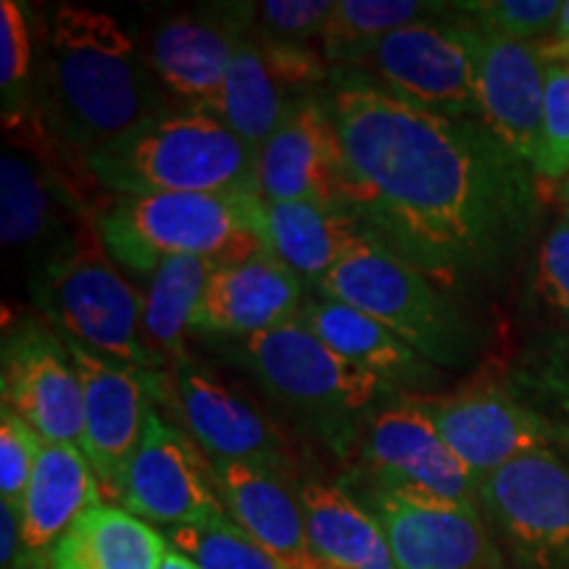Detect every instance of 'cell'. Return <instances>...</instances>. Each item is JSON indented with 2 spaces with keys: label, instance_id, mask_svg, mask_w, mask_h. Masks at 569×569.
Here are the masks:
<instances>
[{
  "label": "cell",
  "instance_id": "f35d334b",
  "mask_svg": "<svg viewBox=\"0 0 569 569\" xmlns=\"http://www.w3.org/2000/svg\"><path fill=\"white\" fill-rule=\"evenodd\" d=\"M161 569H198V567L188 557H184V553H180L177 549H172V546H169L167 559H163Z\"/></svg>",
  "mask_w": 569,
  "mask_h": 569
},
{
  "label": "cell",
  "instance_id": "4316f807",
  "mask_svg": "<svg viewBox=\"0 0 569 569\" xmlns=\"http://www.w3.org/2000/svg\"><path fill=\"white\" fill-rule=\"evenodd\" d=\"M306 532L327 569H396L380 522L346 488L325 480H298Z\"/></svg>",
  "mask_w": 569,
  "mask_h": 569
},
{
  "label": "cell",
  "instance_id": "ba28073f",
  "mask_svg": "<svg viewBox=\"0 0 569 569\" xmlns=\"http://www.w3.org/2000/svg\"><path fill=\"white\" fill-rule=\"evenodd\" d=\"M475 38L478 27L453 3L446 17L417 21L382 38L346 69L417 109L480 117Z\"/></svg>",
  "mask_w": 569,
  "mask_h": 569
},
{
  "label": "cell",
  "instance_id": "3957f363",
  "mask_svg": "<svg viewBox=\"0 0 569 569\" xmlns=\"http://www.w3.org/2000/svg\"><path fill=\"white\" fill-rule=\"evenodd\" d=\"M256 153L217 113L180 106L156 113L90 151L82 167L119 198L259 193Z\"/></svg>",
  "mask_w": 569,
  "mask_h": 569
},
{
  "label": "cell",
  "instance_id": "603a6c76",
  "mask_svg": "<svg viewBox=\"0 0 569 569\" xmlns=\"http://www.w3.org/2000/svg\"><path fill=\"white\" fill-rule=\"evenodd\" d=\"M227 517L282 569H327L311 549L298 490L282 469L256 461H213Z\"/></svg>",
  "mask_w": 569,
  "mask_h": 569
},
{
  "label": "cell",
  "instance_id": "1f68e13d",
  "mask_svg": "<svg viewBox=\"0 0 569 569\" xmlns=\"http://www.w3.org/2000/svg\"><path fill=\"white\" fill-rule=\"evenodd\" d=\"M34 74H38V48H34L32 13L27 3L3 0L0 3V101H3V130L13 132L38 122L34 113Z\"/></svg>",
  "mask_w": 569,
  "mask_h": 569
},
{
  "label": "cell",
  "instance_id": "9c48e42d",
  "mask_svg": "<svg viewBox=\"0 0 569 569\" xmlns=\"http://www.w3.org/2000/svg\"><path fill=\"white\" fill-rule=\"evenodd\" d=\"M356 472L367 493L480 511L478 480L415 398L398 393L356 430Z\"/></svg>",
  "mask_w": 569,
  "mask_h": 569
},
{
  "label": "cell",
  "instance_id": "8d00e7d4",
  "mask_svg": "<svg viewBox=\"0 0 569 569\" xmlns=\"http://www.w3.org/2000/svg\"><path fill=\"white\" fill-rule=\"evenodd\" d=\"M338 0H264L253 6V24L261 38L288 46H306L322 38Z\"/></svg>",
  "mask_w": 569,
  "mask_h": 569
},
{
  "label": "cell",
  "instance_id": "cb8c5ba5",
  "mask_svg": "<svg viewBox=\"0 0 569 569\" xmlns=\"http://www.w3.org/2000/svg\"><path fill=\"white\" fill-rule=\"evenodd\" d=\"M98 503H103V488L82 448L42 443L38 467L19 507L21 557L17 569H48L63 532Z\"/></svg>",
  "mask_w": 569,
  "mask_h": 569
},
{
  "label": "cell",
  "instance_id": "9a60e30c",
  "mask_svg": "<svg viewBox=\"0 0 569 569\" xmlns=\"http://www.w3.org/2000/svg\"><path fill=\"white\" fill-rule=\"evenodd\" d=\"M256 190L264 203H348V172L330 101L306 96L256 153Z\"/></svg>",
  "mask_w": 569,
  "mask_h": 569
},
{
  "label": "cell",
  "instance_id": "2e32d148",
  "mask_svg": "<svg viewBox=\"0 0 569 569\" xmlns=\"http://www.w3.org/2000/svg\"><path fill=\"white\" fill-rule=\"evenodd\" d=\"M415 398L478 486L496 469L536 451H553L549 425L507 386L446 398Z\"/></svg>",
  "mask_w": 569,
  "mask_h": 569
},
{
  "label": "cell",
  "instance_id": "7a4b0ae2",
  "mask_svg": "<svg viewBox=\"0 0 569 569\" xmlns=\"http://www.w3.org/2000/svg\"><path fill=\"white\" fill-rule=\"evenodd\" d=\"M151 61L111 13L61 3L38 48L34 113L59 153L84 156L172 109Z\"/></svg>",
  "mask_w": 569,
  "mask_h": 569
},
{
  "label": "cell",
  "instance_id": "4dcf8cb0",
  "mask_svg": "<svg viewBox=\"0 0 569 569\" xmlns=\"http://www.w3.org/2000/svg\"><path fill=\"white\" fill-rule=\"evenodd\" d=\"M507 388L549 425L553 451L569 465V336L530 346L509 372Z\"/></svg>",
  "mask_w": 569,
  "mask_h": 569
},
{
  "label": "cell",
  "instance_id": "52a82bcc",
  "mask_svg": "<svg viewBox=\"0 0 569 569\" xmlns=\"http://www.w3.org/2000/svg\"><path fill=\"white\" fill-rule=\"evenodd\" d=\"M234 353L284 407L317 417L327 432L356 436L365 419L401 393L348 365L301 315L261 336L238 340Z\"/></svg>",
  "mask_w": 569,
  "mask_h": 569
},
{
  "label": "cell",
  "instance_id": "6da1fadb",
  "mask_svg": "<svg viewBox=\"0 0 569 569\" xmlns=\"http://www.w3.org/2000/svg\"><path fill=\"white\" fill-rule=\"evenodd\" d=\"M327 101L348 203L398 259L453 288L496 277L528 243L538 177L480 117L417 109L353 74Z\"/></svg>",
  "mask_w": 569,
  "mask_h": 569
},
{
  "label": "cell",
  "instance_id": "484cf974",
  "mask_svg": "<svg viewBox=\"0 0 569 569\" xmlns=\"http://www.w3.org/2000/svg\"><path fill=\"white\" fill-rule=\"evenodd\" d=\"M301 319L340 359L380 377L396 390L427 388L436 380V367L430 361L353 306L322 296L301 306Z\"/></svg>",
  "mask_w": 569,
  "mask_h": 569
},
{
  "label": "cell",
  "instance_id": "44dd1931",
  "mask_svg": "<svg viewBox=\"0 0 569 569\" xmlns=\"http://www.w3.org/2000/svg\"><path fill=\"white\" fill-rule=\"evenodd\" d=\"M475 80H478L480 119L536 172L540 130H543V42L509 40L478 30Z\"/></svg>",
  "mask_w": 569,
  "mask_h": 569
},
{
  "label": "cell",
  "instance_id": "b9f144b4",
  "mask_svg": "<svg viewBox=\"0 0 569 569\" xmlns=\"http://www.w3.org/2000/svg\"><path fill=\"white\" fill-rule=\"evenodd\" d=\"M567 219H569V206H567Z\"/></svg>",
  "mask_w": 569,
  "mask_h": 569
},
{
  "label": "cell",
  "instance_id": "60d3db41",
  "mask_svg": "<svg viewBox=\"0 0 569 569\" xmlns=\"http://www.w3.org/2000/svg\"><path fill=\"white\" fill-rule=\"evenodd\" d=\"M565 198L569 201V180H567V184H565Z\"/></svg>",
  "mask_w": 569,
  "mask_h": 569
},
{
  "label": "cell",
  "instance_id": "30bf717a",
  "mask_svg": "<svg viewBox=\"0 0 569 569\" xmlns=\"http://www.w3.org/2000/svg\"><path fill=\"white\" fill-rule=\"evenodd\" d=\"M59 338L82 382V451L101 480L103 496L117 498L124 469L146 436L148 417L156 403L167 409L172 398V372L119 365L61 332Z\"/></svg>",
  "mask_w": 569,
  "mask_h": 569
},
{
  "label": "cell",
  "instance_id": "277c9868",
  "mask_svg": "<svg viewBox=\"0 0 569 569\" xmlns=\"http://www.w3.org/2000/svg\"><path fill=\"white\" fill-rule=\"evenodd\" d=\"M259 193H167L117 198L96 217L106 251L119 267L153 274L177 256L219 264L267 251Z\"/></svg>",
  "mask_w": 569,
  "mask_h": 569
},
{
  "label": "cell",
  "instance_id": "f546056e",
  "mask_svg": "<svg viewBox=\"0 0 569 569\" xmlns=\"http://www.w3.org/2000/svg\"><path fill=\"white\" fill-rule=\"evenodd\" d=\"M453 6L419 3V0H338L327 21L322 38V56L327 61L351 67L361 53L382 38L425 19L446 17Z\"/></svg>",
  "mask_w": 569,
  "mask_h": 569
},
{
  "label": "cell",
  "instance_id": "8992f818",
  "mask_svg": "<svg viewBox=\"0 0 569 569\" xmlns=\"http://www.w3.org/2000/svg\"><path fill=\"white\" fill-rule=\"evenodd\" d=\"M317 290L386 325L432 367L467 365L480 346L478 327L446 290L382 243L346 256Z\"/></svg>",
  "mask_w": 569,
  "mask_h": 569
},
{
  "label": "cell",
  "instance_id": "7402d4cb",
  "mask_svg": "<svg viewBox=\"0 0 569 569\" xmlns=\"http://www.w3.org/2000/svg\"><path fill=\"white\" fill-rule=\"evenodd\" d=\"M303 282L277 256L261 251L213 269L190 332L248 340L301 315Z\"/></svg>",
  "mask_w": 569,
  "mask_h": 569
},
{
  "label": "cell",
  "instance_id": "d6986e66",
  "mask_svg": "<svg viewBox=\"0 0 569 569\" xmlns=\"http://www.w3.org/2000/svg\"><path fill=\"white\" fill-rule=\"evenodd\" d=\"M327 77L325 63L306 46L248 38L211 113L259 151L301 98Z\"/></svg>",
  "mask_w": 569,
  "mask_h": 569
},
{
  "label": "cell",
  "instance_id": "d590c367",
  "mask_svg": "<svg viewBox=\"0 0 569 569\" xmlns=\"http://www.w3.org/2000/svg\"><path fill=\"white\" fill-rule=\"evenodd\" d=\"M42 440L17 411L0 403V498L21 507L34 467H38Z\"/></svg>",
  "mask_w": 569,
  "mask_h": 569
},
{
  "label": "cell",
  "instance_id": "d4e9b609",
  "mask_svg": "<svg viewBox=\"0 0 569 569\" xmlns=\"http://www.w3.org/2000/svg\"><path fill=\"white\" fill-rule=\"evenodd\" d=\"M261 238L301 282L319 284L346 256L369 243H380L372 227L351 206L264 203Z\"/></svg>",
  "mask_w": 569,
  "mask_h": 569
},
{
  "label": "cell",
  "instance_id": "ac0fdd59",
  "mask_svg": "<svg viewBox=\"0 0 569 569\" xmlns=\"http://www.w3.org/2000/svg\"><path fill=\"white\" fill-rule=\"evenodd\" d=\"M253 6H219V11L177 13L156 24L148 61L161 88L184 106L213 111L240 46L251 38Z\"/></svg>",
  "mask_w": 569,
  "mask_h": 569
},
{
  "label": "cell",
  "instance_id": "ffe728a7",
  "mask_svg": "<svg viewBox=\"0 0 569 569\" xmlns=\"http://www.w3.org/2000/svg\"><path fill=\"white\" fill-rule=\"evenodd\" d=\"M365 507L386 532L396 569H501L480 511L393 493H367Z\"/></svg>",
  "mask_w": 569,
  "mask_h": 569
},
{
  "label": "cell",
  "instance_id": "7c38bea8",
  "mask_svg": "<svg viewBox=\"0 0 569 569\" xmlns=\"http://www.w3.org/2000/svg\"><path fill=\"white\" fill-rule=\"evenodd\" d=\"M117 498L134 517L163 530L227 515L211 459L159 411L148 417L146 436L124 469Z\"/></svg>",
  "mask_w": 569,
  "mask_h": 569
},
{
  "label": "cell",
  "instance_id": "5b68a950",
  "mask_svg": "<svg viewBox=\"0 0 569 569\" xmlns=\"http://www.w3.org/2000/svg\"><path fill=\"white\" fill-rule=\"evenodd\" d=\"M111 261L96 222L84 219L34 267V303L61 336L119 365L163 372L167 359L142 330L146 293L134 290Z\"/></svg>",
  "mask_w": 569,
  "mask_h": 569
},
{
  "label": "cell",
  "instance_id": "e575fe53",
  "mask_svg": "<svg viewBox=\"0 0 569 569\" xmlns=\"http://www.w3.org/2000/svg\"><path fill=\"white\" fill-rule=\"evenodd\" d=\"M457 9L482 32L501 34L509 40L543 42L557 32L561 0H472L457 3Z\"/></svg>",
  "mask_w": 569,
  "mask_h": 569
},
{
  "label": "cell",
  "instance_id": "83f0119b",
  "mask_svg": "<svg viewBox=\"0 0 569 569\" xmlns=\"http://www.w3.org/2000/svg\"><path fill=\"white\" fill-rule=\"evenodd\" d=\"M169 543L124 507L98 503L56 543L48 569H161Z\"/></svg>",
  "mask_w": 569,
  "mask_h": 569
},
{
  "label": "cell",
  "instance_id": "ab89813d",
  "mask_svg": "<svg viewBox=\"0 0 569 569\" xmlns=\"http://www.w3.org/2000/svg\"><path fill=\"white\" fill-rule=\"evenodd\" d=\"M553 40H557L561 48H567V51H569V0L565 3V9H561V17H559L557 32H553Z\"/></svg>",
  "mask_w": 569,
  "mask_h": 569
},
{
  "label": "cell",
  "instance_id": "836d02e7",
  "mask_svg": "<svg viewBox=\"0 0 569 569\" xmlns=\"http://www.w3.org/2000/svg\"><path fill=\"white\" fill-rule=\"evenodd\" d=\"M546 92L543 130L536 177L543 182L569 180V51L557 40H543Z\"/></svg>",
  "mask_w": 569,
  "mask_h": 569
},
{
  "label": "cell",
  "instance_id": "d6a6232c",
  "mask_svg": "<svg viewBox=\"0 0 569 569\" xmlns=\"http://www.w3.org/2000/svg\"><path fill=\"white\" fill-rule=\"evenodd\" d=\"M161 532L167 543L184 553L198 569H282L227 515Z\"/></svg>",
  "mask_w": 569,
  "mask_h": 569
},
{
  "label": "cell",
  "instance_id": "5bb4252c",
  "mask_svg": "<svg viewBox=\"0 0 569 569\" xmlns=\"http://www.w3.org/2000/svg\"><path fill=\"white\" fill-rule=\"evenodd\" d=\"M6 134H27L30 140L6 138L9 148L0 159V243L42 261L84 222L80 198L74 182L61 177L59 163L48 159L56 148L40 122Z\"/></svg>",
  "mask_w": 569,
  "mask_h": 569
},
{
  "label": "cell",
  "instance_id": "4fadbf2b",
  "mask_svg": "<svg viewBox=\"0 0 569 569\" xmlns=\"http://www.w3.org/2000/svg\"><path fill=\"white\" fill-rule=\"evenodd\" d=\"M0 390V403L17 411L42 443L82 448V382L51 325L21 319L6 327Z\"/></svg>",
  "mask_w": 569,
  "mask_h": 569
},
{
  "label": "cell",
  "instance_id": "e0dca14e",
  "mask_svg": "<svg viewBox=\"0 0 569 569\" xmlns=\"http://www.w3.org/2000/svg\"><path fill=\"white\" fill-rule=\"evenodd\" d=\"M167 409H174L182 430L209 459L256 461L288 472L290 453L280 427L193 359L174 365Z\"/></svg>",
  "mask_w": 569,
  "mask_h": 569
},
{
  "label": "cell",
  "instance_id": "f1b7e54d",
  "mask_svg": "<svg viewBox=\"0 0 569 569\" xmlns=\"http://www.w3.org/2000/svg\"><path fill=\"white\" fill-rule=\"evenodd\" d=\"M217 267L219 261L203 256H177L163 261L151 274L142 306V330L148 343L172 365L190 359L184 340Z\"/></svg>",
  "mask_w": 569,
  "mask_h": 569
},
{
  "label": "cell",
  "instance_id": "74e56055",
  "mask_svg": "<svg viewBox=\"0 0 569 569\" xmlns=\"http://www.w3.org/2000/svg\"><path fill=\"white\" fill-rule=\"evenodd\" d=\"M530 284L543 309L569 327V219L546 232Z\"/></svg>",
  "mask_w": 569,
  "mask_h": 569
},
{
  "label": "cell",
  "instance_id": "8fae6325",
  "mask_svg": "<svg viewBox=\"0 0 569 569\" xmlns=\"http://www.w3.org/2000/svg\"><path fill=\"white\" fill-rule=\"evenodd\" d=\"M480 511L522 569H569V465L536 451L488 475Z\"/></svg>",
  "mask_w": 569,
  "mask_h": 569
}]
</instances>
